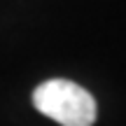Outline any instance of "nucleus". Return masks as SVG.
I'll list each match as a JSON object with an SVG mask.
<instances>
[{
	"instance_id": "nucleus-1",
	"label": "nucleus",
	"mask_w": 126,
	"mask_h": 126,
	"mask_svg": "<svg viewBox=\"0 0 126 126\" xmlns=\"http://www.w3.org/2000/svg\"><path fill=\"white\" fill-rule=\"evenodd\" d=\"M33 105L61 126H94L96 100L70 79H47L33 91Z\"/></svg>"
}]
</instances>
